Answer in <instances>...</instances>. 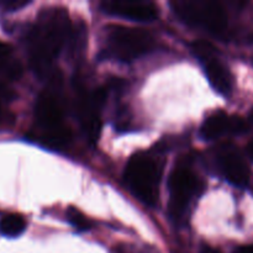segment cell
Segmentation results:
<instances>
[{"instance_id":"17","label":"cell","mask_w":253,"mask_h":253,"mask_svg":"<svg viewBox=\"0 0 253 253\" xmlns=\"http://www.w3.org/2000/svg\"><path fill=\"white\" fill-rule=\"evenodd\" d=\"M202 253H221V252H220L217 249H215V247H211V246H208V245H205V246H203Z\"/></svg>"},{"instance_id":"14","label":"cell","mask_w":253,"mask_h":253,"mask_svg":"<svg viewBox=\"0 0 253 253\" xmlns=\"http://www.w3.org/2000/svg\"><path fill=\"white\" fill-rule=\"evenodd\" d=\"M66 215L68 221L71 222L78 231H88V230H90L91 227H93L91 220H89L88 217H86L81 210L77 209V208L69 207L68 209H67Z\"/></svg>"},{"instance_id":"1","label":"cell","mask_w":253,"mask_h":253,"mask_svg":"<svg viewBox=\"0 0 253 253\" xmlns=\"http://www.w3.org/2000/svg\"><path fill=\"white\" fill-rule=\"evenodd\" d=\"M73 29L64 7L42 9L27 36L30 63L39 74H44L64 44L72 39Z\"/></svg>"},{"instance_id":"5","label":"cell","mask_w":253,"mask_h":253,"mask_svg":"<svg viewBox=\"0 0 253 253\" xmlns=\"http://www.w3.org/2000/svg\"><path fill=\"white\" fill-rule=\"evenodd\" d=\"M35 121L47 145L64 146L71 141V128L64 120L63 108L58 96L51 90L40 94L35 106Z\"/></svg>"},{"instance_id":"4","label":"cell","mask_w":253,"mask_h":253,"mask_svg":"<svg viewBox=\"0 0 253 253\" xmlns=\"http://www.w3.org/2000/svg\"><path fill=\"white\" fill-rule=\"evenodd\" d=\"M161 166L148 153L140 152L128 160L125 168V183L133 195L148 207H155L160 197Z\"/></svg>"},{"instance_id":"15","label":"cell","mask_w":253,"mask_h":253,"mask_svg":"<svg viewBox=\"0 0 253 253\" xmlns=\"http://www.w3.org/2000/svg\"><path fill=\"white\" fill-rule=\"evenodd\" d=\"M114 253H146L138 251L135 247H131L128 245H118V246L114 247Z\"/></svg>"},{"instance_id":"19","label":"cell","mask_w":253,"mask_h":253,"mask_svg":"<svg viewBox=\"0 0 253 253\" xmlns=\"http://www.w3.org/2000/svg\"><path fill=\"white\" fill-rule=\"evenodd\" d=\"M2 118V108H1V94H0V121Z\"/></svg>"},{"instance_id":"10","label":"cell","mask_w":253,"mask_h":253,"mask_svg":"<svg viewBox=\"0 0 253 253\" xmlns=\"http://www.w3.org/2000/svg\"><path fill=\"white\" fill-rule=\"evenodd\" d=\"M247 130L249 125L241 116L229 115L219 110L205 119L200 133L204 140H216L226 135H241Z\"/></svg>"},{"instance_id":"6","label":"cell","mask_w":253,"mask_h":253,"mask_svg":"<svg viewBox=\"0 0 253 253\" xmlns=\"http://www.w3.org/2000/svg\"><path fill=\"white\" fill-rule=\"evenodd\" d=\"M169 188V215L175 221L184 219L200 189L199 178L188 160L180 161L174 166L168 180Z\"/></svg>"},{"instance_id":"16","label":"cell","mask_w":253,"mask_h":253,"mask_svg":"<svg viewBox=\"0 0 253 253\" xmlns=\"http://www.w3.org/2000/svg\"><path fill=\"white\" fill-rule=\"evenodd\" d=\"M234 253H253V245H247V246H241Z\"/></svg>"},{"instance_id":"18","label":"cell","mask_w":253,"mask_h":253,"mask_svg":"<svg viewBox=\"0 0 253 253\" xmlns=\"http://www.w3.org/2000/svg\"><path fill=\"white\" fill-rule=\"evenodd\" d=\"M247 155H249L253 160V138L251 142L249 143V146H247Z\"/></svg>"},{"instance_id":"12","label":"cell","mask_w":253,"mask_h":253,"mask_svg":"<svg viewBox=\"0 0 253 253\" xmlns=\"http://www.w3.org/2000/svg\"><path fill=\"white\" fill-rule=\"evenodd\" d=\"M21 74V66L12 54V49L9 44L0 42V76L9 79L19 78Z\"/></svg>"},{"instance_id":"11","label":"cell","mask_w":253,"mask_h":253,"mask_svg":"<svg viewBox=\"0 0 253 253\" xmlns=\"http://www.w3.org/2000/svg\"><path fill=\"white\" fill-rule=\"evenodd\" d=\"M100 6L106 14L133 21H151L158 15L157 5L150 1H104Z\"/></svg>"},{"instance_id":"2","label":"cell","mask_w":253,"mask_h":253,"mask_svg":"<svg viewBox=\"0 0 253 253\" xmlns=\"http://www.w3.org/2000/svg\"><path fill=\"white\" fill-rule=\"evenodd\" d=\"M155 44V37L147 30L111 25L105 31L103 51L106 57L115 61L132 62L150 53Z\"/></svg>"},{"instance_id":"8","label":"cell","mask_w":253,"mask_h":253,"mask_svg":"<svg viewBox=\"0 0 253 253\" xmlns=\"http://www.w3.org/2000/svg\"><path fill=\"white\" fill-rule=\"evenodd\" d=\"M193 52L203 63L207 78L212 88L221 95L229 96L234 89V77L229 67L220 59L214 47L204 41L193 44Z\"/></svg>"},{"instance_id":"13","label":"cell","mask_w":253,"mask_h":253,"mask_svg":"<svg viewBox=\"0 0 253 253\" xmlns=\"http://www.w3.org/2000/svg\"><path fill=\"white\" fill-rule=\"evenodd\" d=\"M26 230V221L21 215L9 214L0 219V234L6 237H17Z\"/></svg>"},{"instance_id":"9","label":"cell","mask_w":253,"mask_h":253,"mask_svg":"<svg viewBox=\"0 0 253 253\" xmlns=\"http://www.w3.org/2000/svg\"><path fill=\"white\" fill-rule=\"evenodd\" d=\"M217 166L221 174L232 185L245 188L249 184L251 170L247 161L235 146L225 145L220 150L217 155Z\"/></svg>"},{"instance_id":"7","label":"cell","mask_w":253,"mask_h":253,"mask_svg":"<svg viewBox=\"0 0 253 253\" xmlns=\"http://www.w3.org/2000/svg\"><path fill=\"white\" fill-rule=\"evenodd\" d=\"M76 91V110L82 130L88 140L95 142L100 135V110L106 98V93L104 89L89 91L83 85L77 86Z\"/></svg>"},{"instance_id":"3","label":"cell","mask_w":253,"mask_h":253,"mask_svg":"<svg viewBox=\"0 0 253 253\" xmlns=\"http://www.w3.org/2000/svg\"><path fill=\"white\" fill-rule=\"evenodd\" d=\"M173 11L185 24L200 27L212 36L222 39L229 30L226 9L212 0H177L170 2Z\"/></svg>"}]
</instances>
